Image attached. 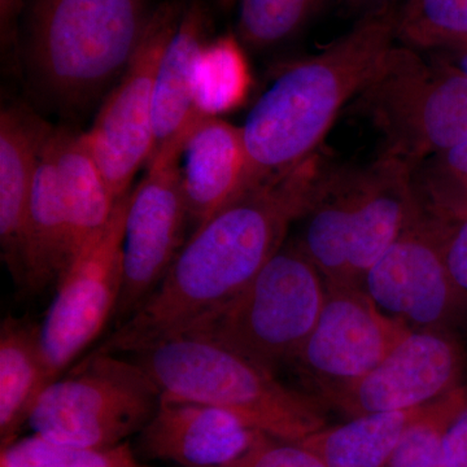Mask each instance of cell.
<instances>
[{"instance_id":"1","label":"cell","mask_w":467,"mask_h":467,"mask_svg":"<svg viewBox=\"0 0 467 467\" xmlns=\"http://www.w3.org/2000/svg\"><path fill=\"white\" fill-rule=\"evenodd\" d=\"M327 164L318 150L196 227L158 288L98 349L134 355L187 333L241 294L281 250Z\"/></svg>"},{"instance_id":"2","label":"cell","mask_w":467,"mask_h":467,"mask_svg":"<svg viewBox=\"0 0 467 467\" xmlns=\"http://www.w3.org/2000/svg\"><path fill=\"white\" fill-rule=\"evenodd\" d=\"M398 9L362 15L324 51L276 77L242 126L251 189L318 152L337 117L376 75L398 41Z\"/></svg>"},{"instance_id":"3","label":"cell","mask_w":467,"mask_h":467,"mask_svg":"<svg viewBox=\"0 0 467 467\" xmlns=\"http://www.w3.org/2000/svg\"><path fill=\"white\" fill-rule=\"evenodd\" d=\"M410 173L384 153L367 167L327 165L294 239L326 285L362 290L368 270L420 213Z\"/></svg>"},{"instance_id":"4","label":"cell","mask_w":467,"mask_h":467,"mask_svg":"<svg viewBox=\"0 0 467 467\" xmlns=\"http://www.w3.org/2000/svg\"><path fill=\"white\" fill-rule=\"evenodd\" d=\"M133 356L161 396L225 409L279 441L301 442L326 427L317 402L204 335H178Z\"/></svg>"},{"instance_id":"5","label":"cell","mask_w":467,"mask_h":467,"mask_svg":"<svg viewBox=\"0 0 467 467\" xmlns=\"http://www.w3.org/2000/svg\"><path fill=\"white\" fill-rule=\"evenodd\" d=\"M147 0H34L29 55L43 85L81 103L124 75L146 32Z\"/></svg>"},{"instance_id":"6","label":"cell","mask_w":467,"mask_h":467,"mask_svg":"<svg viewBox=\"0 0 467 467\" xmlns=\"http://www.w3.org/2000/svg\"><path fill=\"white\" fill-rule=\"evenodd\" d=\"M352 112L377 129L380 153L414 168L467 142V75L395 43L352 100Z\"/></svg>"},{"instance_id":"7","label":"cell","mask_w":467,"mask_h":467,"mask_svg":"<svg viewBox=\"0 0 467 467\" xmlns=\"http://www.w3.org/2000/svg\"><path fill=\"white\" fill-rule=\"evenodd\" d=\"M326 292L321 273L291 239L241 294L184 334L216 339L276 374L317 324Z\"/></svg>"},{"instance_id":"8","label":"cell","mask_w":467,"mask_h":467,"mask_svg":"<svg viewBox=\"0 0 467 467\" xmlns=\"http://www.w3.org/2000/svg\"><path fill=\"white\" fill-rule=\"evenodd\" d=\"M161 392L138 362L97 349L43 389L27 425L64 447L109 448L140 434Z\"/></svg>"},{"instance_id":"9","label":"cell","mask_w":467,"mask_h":467,"mask_svg":"<svg viewBox=\"0 0 467 467\" xmlns=\"http://www.w3.org/2000/svg\"><path fill=\"white\" fill-rule=\"evenodd\" d=\"M408 333L382 315L364 291L327 285L317 324L288 368L299 380L300 392L330 408Z\"/></svg>"},{"instance_id":"10","label":"cell","mask_w":467,"mask_h":467,"mask_svg":"<svg viewBox=\"0 0 467 467\" xmlns=\"http://www.w3.org/2000/svg\"><path fill=\"white\" fill-rule=\"evenodd\" d=\"M130 192L75 257L58 282L41 327L51 383L72 367L116 315L124 282V241Z\"/></svg>"},{"instance_id":"11","label":"cell","mask_w":467,"mask_h":467,"mask_svg":"<svg viewBox=\"0 0 467 467\" xmlns=\"http://www.w3.org/2000/svg\"><path fill=\"white\" fill-rule=\"evenodd\" d=\"M184 5L169 0L150 14L134 57L84 134L116 202L131 192L134 175L152 153L156 75L165 47L180 26Z\"/></svg>"},{"instance_id":"12","label":"cell","mask_w":467,"mask_h":467,"mask_svg":"<svg viewBox=\"0 0 467 467\" xmlns=\"http://www.w3.org/2000/svg\"><path fill=\"white\" fill-rule=\"evenodd\" d=\"M362 291L408 331H441L467 340V295L448 272L434 230L420 212L368 270Z\"/></svg>"},{"instance_id":"13","label":"cell","mask_w":467,"mask_h":467,"mask_svg":"<svg viewBox=\"0 0 467 467\" xmlns=\"http://www.w3.org/2000/svg\"><path fill=\"white\" fill-rule=\"evenodd\" d=\"M182 152L150 159L147 173L131 190L126 216L124 282L117 304V326L158 288L184 245L190 225L184 196Z\"/></svg>"},{"instance_id":"14","label":"cell","mask_w":467,"mask_h":467,"mask_svg":"<svg viewBox=\"0 0 467 467\" xmlns=\"http://www.w3.org/2000/svg\"><path fill=\"white\" fill-rule=\"evenodd\" d=\"M467 384V340L409 331L376 368L335 399L347 417L426 407Z\"/></svg>"},{"instance_id":"15","label":"cell","mask_w":467,"mask_h":467,"mask_svg":"<svg viewBox=\"0 0 467 467\" xmlns=\"http://www.w3.org/2000/svg\"><path fill=\"white\" fill-rule=\"evenodd\" d=\"M265 435L225 409L161 396L138 434V451L181 467H223Z\"/></svg>"},{"instance_id":"16","label":"cell","mask_w":467,"mask_h":467,"mask_svg":"<svg viewBox=\"0 0 467 467\" xmlns=\"http://www.w3.org/2000/svg\"><path fill=\"white\" fill-rule=\"evenodd\" d=\"M181 165L193 230L251 189L242 126L205 117L184 143Z\"/></svg>"},{"instance_id":"17","label":"cell","mask_w":467,"mask_h":467,"mask_svg":"<svg viewBox=\"0 0 467 467\" xmlns=\"http://www.w3.org/2000/svg\"><path fill=\"white\" fill-rule=\"evenodd\" d=\"M207 30L204 7L199 0H190L160 60L153 90V150L150 160L182 152L193 128L205 119L196 106L193 70L196 58L207 45Z\"/></svg>"},{"instance_id":"18","label":"cell","mask_w":467,"mask_h":467,"mask_svg":"<svg viewBox=\"0 0 467 467\" xmlns=\"http://www.w3.org/2000/svg\"><path fill=\"white\" fill-rule=\"evenodd\" d=\"M52 130L43 143L34 180L21 252V285L38 294L57 285L73 261L70 221L58 182Z\"/></svg>"},{"instance_id":"19","label":"cell","mask_w":467,"mask_h":467,"mask_svg":"<svg viewBox=\"0 0 467 467\" xmlns=\"http://www.w3.org/2000/svg\"><path fill=\"white\" fill-rule=\"evenodd\" d=\"M48 133L50 129L26 110L7 109L0 115V244L18 285L27 208Z\"/></svg>"},{"instance_id":"20","label":"cell","mask_w":467,"mask_h":467,"mask_svg":"<svg viewBox=\"0 0 467 467\" xmlns=\"http://www.w3.org/2000/svg\"><path fill=\"white\" fill-rule=\"evenodd\" d=\"M51 383L43 356L41 327L7 317L0 326V441H17L36 399Z\"/></svg>"},{"instance_id":"21","label":"cell","mask_w":467,"mask_h":467,"mask_svg":"<svg viewBox=\"0 0 467 467\" xmlns=\"http://www.w3.org/2000/svg\"><path fill=\"white\" fill-rule=\"evenodd\" d=\"M55 164L70 221L73 260L109 223L117 202L84 134L52 130Z\"/></svg>"},{"instance_id":"22","label":"cell","mask_w":467,"mask_h":467,"mask_svg":"<svg viewBox=\"0 0 467 467\" xmlns=\"http://www.w3.org/2000/svg\"><path fill=\"white\" fill-rule=\"evenodd\" d=\"M432 404L350 417L342 425L324 427L301 444L327 467H389L408 430Z\"/></svg>"},{"instance_id":"23","label":"cell","mask_w":467,"mask_h":467,"mask_svg":"<svg viewBox=\"0 0 467 467\" xmlns=\"http://www.w3.org/2000/svg\"><path fill=\"white\" fill-rule=\"evenodd\" d=\"M250 84L247 60L235 38L221 36L202 48L193 70V88L202 116L218 117L241 106Z\"/></svg>"},{"instance_id":"24","label":"cell","mask_w":467,"mask_h":467,"mask_svg":"<svg viewBox=\"0 0 467 467\" xmlns=\"http://www.w3.org/2000/svg\"><path fill=\"white\" fill-rule=\"evenodd\" d=\"M410 180L423 216L444 220L467 214V142L418 162Z\"/></svg>"},{"instance_id":"25","label":"cell","mask_w":467,"mask_h":467,"mask_svg":"<svg viewBox=\"0 0 467 467\" xmlns=\"http://www.w3.org/2000/svg\"><path fill=\"white\" fill-rule=\"evenodd\" d=\"M398 41L418 51H438L467 39V0H401Z\"/></svg>"},{"instance_id":"26","label":"cell","mask_w":467,"mask_h":467,"mask_svg":"<svg viewBox=\"0 0 467 467\" xmlns=\"http://www.w3.org/2000/svg\"><path fill=\"white\" fill-rule=\"evenodd\" d=\"M0 467H150L128 441L109 448L64 447L33 434L2 448Z\"/></svg>"},{"instance_id":"27","label":"cell","mask_w":467,"mask_h":467,"mask_svg":"<svg viewBox=\"0 0 467 467\" xmlns=\"http://www.w3.org/2000/svg\"><path fill=\"white\" fill-rule=\"evenodd\" d=\"M324 0H241L238 34L254 50L287 41L308 23Z\"/></svg>"},{"instance_id":"28","label":"cell","mask_w":467,"mask_h":467,"mask_svg":"<svg viewBox=\"0 0 467 467\" xmlns=\"http://www.w3.org/2000/svg\"><path fill=\"white\" fill-rule=\"evenodd\" d=\"M467 399V384L435 401L408 430L389 467H451L442 450L445 430Z\"/></svg>"},{"instance_id":"29","label":"cell","mask_w":467,"mask_h":467,"mask_svg":"<svg viewBox=\"0 0 467 467\" xmlns=\"http://www.w3.org/2000/svg\"><path fill=\"white\" fill-rule=\"evenodd\" d=\"M223 467H327L315 451L301 442L263 435L250 451Z\"/></svg>"},{"instance_id":"30","label":"cell","mask_w":467,"mask_h":467,"mask_svg":"<svg viewBox=\"0 0 467 467\" xmlns=\"http://www.w3.org/2000/svg\"><path fill=\"white\" fill-rule=\"evenodd\" d=\"M427 221L434 230L448 272L467 295V214L444 220L427 218Z\"/></svg>"},{"instance_id":"31","label":"cell","mask_w":467,"mask_h":467,"mask_svg":"<svg viewBox=\"0 0 467 467\" xmlns=\"http://www.w3.org/2000/svg\"><path fill=\"white\" fill-rule=\"evenodd\" d=\"M442 450L451 467H467V399L445 430Z\"/></svg>"},{"instance_id":"32","label":"cell","mask_w":467,"mask_h":467,"mask_svg":"<svg viewBox=\"0 0 467 467\" xmlns=\"http://www.w3.org/2000/svg\"><path fill=\"white\" fill-rule=\"evenodd\" d=\"M439 60L450 64L467 75V39L436 51Z\"/></svg>"},{"instance_id":"33","label":"cell","mask_w":467,"mask_h":467,"mask_svg":"<svg viewBox=\"0 0 467 467\" xmlns=\"http://www.w3.org/2000/svg\"><path fill=\"white\" fill-rule=\"evenodd\" d=\"M350 8L362 12V15L368 12L378 11V9L387 7H398L401 0H344Z\"/></svg>"},{"instance_id":"34","label":"cell","mask_w":467,"mask_h":467,"mask_svg":"<svg viewBox=\"0 0 467 467\" xmlns=\"http://www.w3.org/2000/svg\"><path fill=\"white\" fill-rule=\"evenodd\" d=\"M20 5V0H0V20H2L3 39L11 33L12 21Z\"/></svg>"}]
</instances>
